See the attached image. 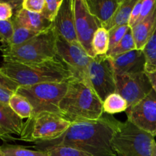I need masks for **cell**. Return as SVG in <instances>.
<instances>
[{
  "mask_svg": "<svg viewBox=\"0 0 156 156\" xmlns=\"http://www.w3.org/2000/svg\"><path fill=\"white\" fill-rule=\"evenodd\" d=\"M118 122L112 116L102 117L97 120L73 122L59 138L35 143L33 148L44 152L53 146H67L91 156H117L113 148V139Z\"/></svg>",
  "mask_w": 156,
  "mask_h": 156,
  "instance_id": "1",
  "label": "cell"
},
{
  "mask_svg": "<svg viewBox=\"0 0 156 156\" xmlns=\"http://www.w3.org/2000/svg\"><path fill=\"white\" fill-rule=\"evenodd\" d=\"M0 72L19 86L69 82L71 73L58 57L37 63L3 62Z\"/></svg>",
  "mask_w": 156,
  "mask_h": 156,
  "instance_id": "2",
  "label": "cell"
},
{
  "mask_svg": "<svg viewBox=\"0 0 156 156\" xmlns=\"http://www.w3.org/2000/svg\"><path fill=\"white\" fill-rule=\"evenodd\" d=\"M59 108L62 117L71 123L97 120L103 116V102L95 91L84 82L70 79Z\"/></svg>",
  "mask_w": 156,
  "mask_h": 156,
  "instance_id": "3",
  "label": "cell"
},
{
  "mask_svg": "<svg viewBox=\"0 0 156 156\" xmlns=\"http://www.w3.org/2000/svg\"><path fill=\"white\" fill-rule=\"evenodd\" d=\"M57 34L53 27L15 47H0L4 62L37 63L57 57Z\"/></svg>",
  "mask_w": 156,
  "mask_h": 156,
  "instance_id": "4",
  "label": "cell"
},
{
  "mask_svg": "<svg viewBox=\"0 0 156 156\" xmlns=\"http://www.w3.org/2000/svg\"><path fill=\"white\" fill-rule=\"evenodd\" d=\"M68 82L20 86L16 93L24 96L33 108L31 117L48 112L62 116L59 105L68 90Z\"/></svg>",
  "mask_w": 156,
  "mask_h": 156,
  "instance_id": "5",
  "label": "cell"
},
{
  "mask_svg": "<svg viewBox=\"0 0 156 156\" xmlns=\"http://www.w3.org/2000/svg\"><path fill=\"white\" fill-rule=\"evenodd\" d=\"M72 123L63 117L44 112L30 117L24 122L18 140L28 143L50 141L62 135Z\"/></svg>",
  "mask_w": 156,
  "mask_h": 156,
  "instance_id": "6",
  "label": "cell"
},
{
  "mask_svg": "<svg viewBox=\"0 0 156 156\" xmlns=\"http://www.w3.org/2000/svg\"><path fill=\"white\" fill-rule=\"evenodd\" d=\"M155 137L129 120L119 121L113 139V148L123 156H152Z\"/></svg>",
  "mask_w": 156,
  "mask_h": 156,
  "instance_id": "7",
  "label": "cell"
},
{
  "mask_svg": "<svg viewBox=\"0 0 156 156\" xmlns=\"http://www.w3.org/2000/svg\"><path fill=\"white\" fill-rule=\"evenodd\" d=\"M57 57L62 61L71 73L73 79L91 86L88 66L91 58L79 44H72L62 37L57 36Z\"/></svg>",
  "mask_w": 156,
  "mask_h": 156,
  "instance_id": "8",
  "label": "cell"
},
{
  "mask_svg": "<svg viewBox=\"0 0 156 156\" xmlns=\"http://www.w3.org/2000/svg\"><path fill=\"white\" fill-rule=\"evenodd\" d=\"M88 76L92 89L103 102L116 92V75L111 57L107 55L91 58Z\"/></svg>",
  "mask_w": 156,
  "mask_h": 156,
  "instance_id": "9",
  "label": "cell"
},
{
  "mask_svg": "<svg viewBox=\"0 0 156 156\" xmlns=\"http://www.w3.org/2000/svg\"><path fill=\"white\" fill-rule=\"evenodd\" d=\"M73 5L78 41L90 57H95L92 49V40L94 33L102 27V24L91 15L85 0H73Z\"/></svg>",
  "mask_w": 156,
  "mask_h": 156,
  "instance_id": "10",
  "label": "cell"
},
{
  "mask_svg": "<svg viewBox=\"0 0 156 156\" xmlns=\"http://www.w3.org/2000/svg\"><path fill=\"white\" fill-rule=\"evenodd\" d=\"M116 93L121 95L129 108L146 97L153 89L146 72L116 76Z\"/></svg>",
  "mask_w": 156,
  "mask_h": 156,
  "instance_id": "11",
  "label": "cell"
},
{
  "mask_svg": "<svg viewBox=\"0 0 156 156\" xmlns=\"http://www.w3.org/2000/svg\"><path fill=\"white\" fill-rule=\"evenodd\" d=\"M127 120L156 137V92L153 89L145 98L126 111Z\"/></svg>",
  "mask_w": 156,
  "mask_h": 156,
  "instance_id": "12",
  "label": "cell"
},
{
  "mask_svg": "<svg viewBox=\"0 0 156 156\" xmlns=\"http://www.w3.org/2000/svg\"><path fill=\"white\" fill-rule=\"evenodd\" d=\"M52 27L57 36L72 44H79L76 31L73 0H62L57 15L52 22Z\"/></svg>",
  "mask_w": 156,
  "mask_h": 156,
  "instance_id": "13",
  "label": "cell"
},
{
  "mask_svg": "<svg viewBox=\"0 0 156 156\" xmlns=\"http://www.w3.org/2000/svg\"><path fill=\"white\" fill-rule=\"evenodd\" d=\"M111 59L116 76L146 72V56L143 50L136 49Z\"/></svg>",
  "mask_w": 156,
  "mask_h": 156,
  "instance_id": "14",
  "label": "cell"
},
{
  "mask_svg": "<svg viewBox=\"0 0 156 156\" xmlns=\"http://www.w3.org/2000/svg\"><path fill=\"white\" fill-rule=\"evenodd\" d=\"M24 122L10 108L9 105L0 102V135L3 141L18 140L12 135L20 136L23 129Z\"/></svg>",
  "mask_w": 156,
  "mask_h": 156,
  "instance_id": "15",
  "label": "cell"
},
{
  "mask_svg": "<svg viewBox=\"0 0 156 156\" xmlns=\"http://www.w3.org/2000/svg\"><path fill=\"white\" fill-rule=\"evenodd\" d=\"M12 21L21 27L37 33L45 31L52 27V22L41 13H35L22 8L14 13Z\"/></svg>",
  "mask_w": 156,
  "mask_h": 156,
  "instance_id": "16",
  "label": "cell"
},
{
  "mask_svg": "<svg viewBox=\"0 0 156 156\" xmlns=\"http://www.w3.org/2000/svg\"><path fill=\"white\" fill-rule=\"evenodd\" d=\"M156 30V6L153 12L146 19L131 27L136 50H143L144 47Z\"/></svg>",
  "mask_w": 156,
  "mask_h": 156,
  "instance_id": "17",
  "label": "cell"
},
{
  "mask_svg": "<svg viewBox=\"0 0 156 156\" xmlns=\"http://www.w3.org/2000/svg\"><path fill=\"white\" fill-rule=\"evenodd\" d=\"M85 2L91 15L103 25L111 19L122 0H85Z\"/></svg>",
  "mask_w": 156,
  "mask_h": 156,
  "instance_id": "18",
  "label": "cell"
},
{
  "mask_svg": "<svg viewBox=\"0 0 156 156\" xmlns=\"http://www.w3.org/2000/svg\"><path fill=\"white\" fill-rule=\"evenodd\" d=\"M137 1L138 0H122L111 19L104 24L102 27L109 31L114 27L129 24L131 12Z\"/></svg>",
  "mask_w": 156,
  "mask_h": 156,
  "instance_id": "19",
  "label": "cell"
},
{
  "mask_svg": "<svg viewBox=\"0 0 156 156\" xmlns=\"http://www.w3.org/2000/svg\"><path fill=\"white\" fill-rule=\"evenodd\" d=\"M9 105L12 111L21 119H28L31 117L33 108L26 98L18 93H15L10 98Z\"/></svg>",
  "mask_w": 156,
  "mask_h": 156,
  "instance_id": "20",
  "label": "cell"
},
{
  "mask_svg": "<svg viewBox=\"0 0 156 156\" xmlns=\"http://www.w3.org/2000/svg\"><path fill=\"white\" fill-rule=\"evenodd\" d=\"M129 108L126 101L117 93H113L103 101L104 113L111 115L126 111Z\"/></svg>",
  "mask_w": 156,
  "mask_h": 156,
  "instance_id": "21",
  "label": "cell"
},
{
  "mask_svg": "<svg viewBox=\"0 0 156 156\" xmlns=\"http://www.w3.org/2000/svg\"><path fill=\"white\" fill-rule=\"evenodd\" d=\"M109 31L105 27L98 29L92 40V49L95 56H105L109 51Z\"/></svg>",
  "mask_w": 156,
  "mask_h": 156,
  "instance_id": "22",
  "label": "cell"
},
{
  "mask_svg": "<svg viewBox=\"0 0 156 156\" xmlns=\"http://www.w3.org/2000/svg\"><path fill=\"white\" fill-rule=\"evenodd\" d=\"M12 23H13L14 26L13 34L5 45H2V47H15V46L20 45V44H24L26 41H29L34 37L37 35L38 34H40L21 27V26L15 24L13 21H12Z\"/></svg>",
  "mask_w": 156,
  "mask_h": 156,
  "instance_id": "23",
  "label": "cell"
},
{
  "mask_svg": "<svg viewBox=\"0 0 156 156\" xmlns=\"http://www.w3.org/2000/svg\"><path fill=\"white\" fill-rule=\"evenodd\" d=\"M5 156H48L47 152L39 150H31L18 145L5 143L2 146Z\"/></svg>",
  "mask_w": 156,
  "mask_h": 156,
  "instance_id": "24",
  "label": "cell"
},
{
  "mask_svg": "<svg viewBox=\"0 0 156 156\" xmlns=\"http://www.w3.org/2000/svg\"><path fill=\"white\" fill-rule=\"evenodd\" d=\"M143 53L146 56V73H152L156 69V30L143 49Z\"/></svg>",
  "mask_w": 156,
  "mask_h": 156,
  "instance_id": "25",
  "label": "cell"
},
{
  "mask_svg": "<svg viewBox=\"0 0 156 156\" xmlns=\"http://www.w3.org/2000/svg\"><path fill=\"white\" fill-rule=\"evenodd\" d=\"M136 43L130 29L126 33V34L123 37L121 41L113 50H111V51L107 53V56H109V57H115V56L123 54V53L136 50Z\"/></svg>",
  "mask_w": 156,
  "mask_h": 156,
  "instance_id": "26",
  "label": "cell"
},
{
  "mask_svg": "<svg viewBox=\"0 0 156 156\" xmlns=\"http://www.w3.org/2000/svg\"><path fill=\"white\" fill-rule=\"evenodd\" d=\"M48 156H91L76 148L67 146H56L46 149Z\"/></svg>",
  "mask_w": 156,
  "mask_h": 156,
  "instance_id": "27",
  "label": "cell"
},
{
  "mask_svg": "<svg viewBox=\"0 0 156 156\" xmlns=\"http://www.w3.org/2000/svg\"><path fill=\"white\" fill-rule=\"evenodd\" d=\"M130 29V27L128 24H126V25L119 26V27H114L112 30H109V51L113 50L121 41L123 37L126 34V33Z\"/></svg>",
  "mask_w": 156,
  "mask_h": 156,
  "instance_id": "28",
  "label": "cell"
},
{
  "mask_svg": "<svg viewBox=\"0 0 156 156\" xmlns=\"http://www.w3.org/2000/svg\"><path fill=\"white\" fill-rule=\"evenodd\" d=\"M62 0H46L45 5L43 9L42 14L49 21L53 22L57 15Z\"/></svg>",
  "mask_w": 156,
  "mask_h": 156,
  "instance_id": "29",
  "label": "cell"
},
{
  "mask_svg": "<svg viewBox=\"0 0 156 156\" xmlns=\"http://www.w3.org/2000/svg\"><path fill=\"white\" fill-rule=\"evenodd\" d=\"M14 31V26L12 19L8 21L0 20V43L2 45H5L11 37Z\"/></svg>",
  "mask_w": 156,
  "mask_h": 156,
  "instance_id": "30",
  "label": "cell"
},
{
  "mask_svg": "<svg viewBox=\"0 0 156 156\" xmlns=\"http://www.w3.org/2000/svg\"><path fill=\"white\" fill-rule=\"evenodd\" d=\"M46 0H23L22 9L35 13H41Z\"/></svg>",
  "mask_w": 156,
  "mask_h": 156,
  "instance_id": "31",
  "label": "cell"
},
{
  "mask_svg": "<svg viewBox=\"0 0 156 156\" xmlns=\"http://www.w3.org/2000/svg\"><path fill=\"white\" fill-rule=\"evenodd\" d=\"M155 6L156 0H143L140 18H139V20L136 24L141 22L142 21H143L146 18H148L152 14V12H153Z\"/></svg>",
  "mask_w": 156,
  "mask_h": 156,
  "instance_id": "32",
  "label": "cell"
},
{
  "mask_svg": "<svg viewBox=\"0 0 156 156\" xmlns=\"http://www.w3.org/2000/svg\"><path fill=\"white\" fill-rule=\"evenodd\" d=\"M14 15V10L9 1L0 0V20L8 21L11 20Z\"/></svg>",
  "mask_w": 156,
  "mask_h": 156,
  "instance_id": "33",
  "label": "cell"
},
{
  "mask_svg": "<svg viewBox=\"0 0 156 156\" xmlns=\"http://www.w3.org/2000/svg\"><path fill=\"white\" fill-rule=\"evenodd\" d=\"M143 1V0H138L137 2L136 3L135 6L133 7V9L130 15V18H129V24H128V25L130 27V28L133 27L134 25H136L137 21H138L140 15V12H141Z\"/></svg>",
  "mask_w": 156,
  "mask_h": 156,
  "instance_id": "34",
  "label": "cell"
},
{
  "mask_svg": "<svg viewBox=\"0 0 156 156\" xmlns=\"http://www.w3.org/2000/svg\"><path fill=\"white\" fill-rule=\"evenodd\" d=\"M0 85L14 91V92H16L17 90L20 87L18 84L5 76L1 72H0Z\"/></svg>",
  "mask_w": 156,
  "mask_h": 156,
  "instance_id": "35",
  "label": "cell"
},
{
  "mask_svg": "<svg viewBox=\"0 0 156 156\" xmlns=\"http://www.w3.org/2000/svg\"><path fill=\"white\" fill-rule=\"evenodd\" d=\"M15 93L16 92H14V91L0 85V102L9 105V100Z\"/></svg>",
  "mask_w": 156,
  "mask_h": 156,
  "instance_id": "36",
  "label": "cell"
},
{
  "mask_svg": "<svg viewBox=\"0 0 156 156\" xmlns=\"http://www.w3.org/2000/svg\"><path fill=\"white\" fill-rule=\"evenodd\" d=\"M146 74H147L148 78H149V81H150L151 84H152V88L156 92V69L155 71L152 72V73H146Z\"/></svg>",
  "mask_w": 156,
  "mask_h": 156,
  "instance_id": "37",
  "label": "cell"
},
{
  "mask_svg": "<svg viewBox=\"0 0 156 156\" xmlns=\"http://www.w3.org/2000/svg\"><path fill=\"white\" fill-rule=\"evenodd\" d=\"M152 156H156V141L154 142L152 146Z\"/></svg>",
  "mask_w": 156,
  "mask_h": 156,
  "instance_id": "38",
  "label": "cell"
},
{
  "mask_svg": "<svg viewBox=\"0 0 156 156\" xmlns=\"http://www.w3.org/2000/svg\"><path fill=\"white\" fill-rule=\"evenodd\" d=\"M0 156H5L4 153H3L2 149V146H0Z\"/></svg>",
  "mask_w": 156,
  "mask_h": 156,
  "instance_id": "39",
  "label": "cell"
},
{
  "mask_svg": "<svg viewBox=\"0 0 156 156\" xmlns=\"http://www.w3.org/2000/svg\"><path fill=\"white\" fill-rule=\"evenodd\" d=\"M117 156H123V155H120V154H119V153H117Z\"/></svg>",
  "mask_w": 156,
  "mask_h": 156,
  "instance_id": "40",
  "label": "cell"
},
{
  "mask_svg": "<svg viewBox=\"0 0 156 156\" xmlns=\"http://www.w3.org/2000/svg\"><path fill=\"white\" fill-rule=\"evenodd\" d=\"M0 139H1V140H3V138H2V136H1V135H0Z\"/></svg>",
  "mask_w": 156,
  "mask_h": 156,
  "instance_id": "41",
  "label": "cell"
}]
</instances>
